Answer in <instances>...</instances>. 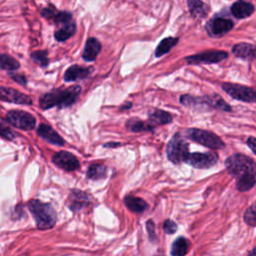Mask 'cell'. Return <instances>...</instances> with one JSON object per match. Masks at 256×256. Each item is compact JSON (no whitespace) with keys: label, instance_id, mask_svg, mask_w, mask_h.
I'll use <instances>...</instances> for the list:
<instances>
[{"label":"cell","instance_id":"7402d4cb","mask_svg":"<svg viewBox=\"0 0 256 256\" xmlns=\"http://www.w3.org/2000/svg\"><path fill=\"white\" fill-rule=\"evenodd\" d=\"M124 204L130 211L134 213H142L148 207V204L146 203V201L132 195H127L124 197Z\"/></svg>","mask_w":256,"mask_h":256},{"label":"cell","instance_id":"44dd1931","mask_svg":"<svg viewBox=\"0 0 256 256\" xmlns=\"http://www.w3.org/2000/svg\"><path fill=\"white\" fill-rule=\"evenodd\" d=\"M148 122L155 127V125H163L172 122L170 113L160 109H154L148 113Z\"/></svg>","mask_w":256,"mask_h":256},{"label":"cell","instance_id":"f546056e","mask_svg":"<svg viewBox=\"0 0 256 256\" xmlns=\"http://www.w3.org/2000/svg\"><path fill=\"white\" fill-rule=\"evenodd\" d=\"M31 59L39 64L41 67L48 65V55L46 50H38L31 53Z\"/></svg>","mask_w":256,"mask_h":256},{"label":"cell","instance_id":"1f68e13d","mask_svg":"<svg viewBox=\"0 0 256 256\" xmlns=\"http://www.w3.org/2000/svg\"><path fill=\"white\" fill-rule=\"evenodd\" d=\"M146 229H147V233H148V239L152 244L157 243L158 241V237L155 231V224L154 221L152 219H149L146 221Z\"/></svg>","mask_w":256,"mask_h":256},{"label":"cell","instance_id":"30bf717a","mask_svg":"<svg viewBox=\"0 0 256 256\" xmlns=\"http://www.w3.org/2000/svg\"><path fill=\"white\" fill-rule=\"evenodd\" d=\"M218 161V155L215 152L190 153L186 163L198 169H209Z\"/></svg>","mask_w":256,"mask_h":256},{"label":"cell","instance_id":"7a4b0ae2","mask_svg":"<svg viewBox=\"0 0 256 256\" xmlns=\"http://www.w3.org/2000/svg\"><path fill=\"white\" fill-rule=\"evenodd\" d=\"M27 208L32 214L39 230H48L55 226L57 222V213L50 203L32 199L28 201Z\"/></svg>","mask_w":256,"mask_h":256},{"label":"cell","instance_id":"ba28073f","mask_svg":"<svg viewBox=\"0 0 256 256\" xmlns=\"http://www.w3.org/2000/svg\"><path fill=\"white\" fill-rule=\"evenodd\" d=\"M228 58V53L221 50H208L185 58L186 62L190 65L196 64H213L218 63Z\"/></svg>","mask_w":256,"mask_h":256},{"label":"cell","instance_id":"d6a6232c","mask_svg":"<svg viewBox=\"0 0 256 256\" xmlns=\"http://www.w3.org/2000/svg\"><path fill=\"white\" fill-rule=\"evenodd\" d=\"M178 229V226L176 224V222H174L171 219H166L163 222V231L165 234L167 235H172L174 234Z\"/></svg>","mask_w":256,"mask_h":256},{"label":"cell","instance_id":"9c48e42d","mask_svg":"<svg viewBox=\"0 0 256 256\" xmlns=\"http://www.w3.org/2000/svg\"><path fill=\"white\" fill-rule=\"evenodd\" d=\"M233 27L234 23L230 19L216 16L207 22L205 29L210 36L221 37L227 34Z\"/></svg>","mask_w":256,"mask_h":256},{"label":"cell","instance_id":"5bb4252c","mask_svg":"<svg viewBox=\"0 0 256 256\" xmlns=\"http://www.w3.org/2000/svg\"><path fill=\"white\" fill-rule=\"evenodd\" d=\"M38 135L50 144L62 146L65 144V140L48 124L41 123L37 128Z\"/></svg>","mask_w":256,"mask_h":256},{"label":"cell","instance_id":"d6986e66","mask_svg":"<svg viewBox=\"0 0 256 256\" xmlns=\"http://www.w3.org/2000/svg\"><path fill=\"white\" fill-rule=\"evenodd\" d=\"M190 250V241L184 236L176 238L170 248L171 256H186Z\"/></svg>","mask_w":256,"mask_h":256},{"label":"cell","instance_id":"e575fe53","mask_svg":"<svg viewBox=\"0 0 256 256\" xmlns=\"http://www.w3.org/2000/svg\"><path fill=\"white\" fill-rule=\"evenodd\" d=\"M247 145L248 147L254 152V154L256 155V138L254 137H249L247 139Z\"/></svg>","mask_w":256,"mask_h":256},{"label":"cell","instance_id":"52a82bcc","mask_svg":"<svg viewBox=\"0 0 256 256\" xmlns=\"http://www.w3.org/2000/svg\"><path fill=\"white\" fill-rule=\"evenodd\" d=\"M222 89L236 100L247 103L256 102V90L251 87L226 82L222 84Z\"/></svg>","mask_w":256,"mask_h":256},{"label":"cell","instance_id":"603a6c76","mask_svg":"<svg viewBox=\"0 0 256 256\" xmlns=\"http://www.w3.org/2000/svg\"><path fill=\"white\" fill-rule=\"evenodd\" d=\"M202 99H203L204 104H206V105H208L212 108H215V109H218V110H221V111H225V112H230L232 110L230 105H228L217 94H214V95H211V96H204V97H202Z\"/></svg>","mask_w":256,"mask_h":256},{"label":"cell","instance_id":"d590c367","mask_svg":"<svg viewBox=\"0 0 256 256\" xmlns=\"http://www.w3.org/2000/svg\"><path fill=\"white\" fill-rule=\"evenodd\" d=\"M247 256H256V246L247 253Z\"/></svg>","mask_w":256,"mask_h":256},{"label":"cell","instance_id":"277c9868","mask_svg":"<svg viewBox=\"0 0 256 256\" xmlns=\"http://www.w3.org/2000/svg\"><path fill=\"white\" fill-rule=\"evenodd\" d=\"M189 154L188 143L179 133H176L167 143V158L174 164H180L182 162H186Z\"/></svg>","mask_w":256,"mask_h":256},{"label":"cell","instance_id":"cb8c5ba5","mask_svg":"<svg viewBox=\"0 0 256 256\" xmlns=\"http://www.w3.org/2000/svg\"><path fill=\"white\" fill-rule=\"evenodd\" d=\"M126 127L132 132H142V131H150L154 129L148 121H143L139 118H129L126 122Z\"/></svg>","mask_w":256,"mask_h":256},{"label":"cell","instance_id":"836d02e7","mask_svg":"<svg viewBox=\"0 0 256 256\" xmlns=\"http://www.w3.org/2000/svg\"><path fill=\"white\" fill-rule=\"evenodd\" d=\"M10 76H11V78H12L15 82H17V83L20 84V85H26V84H27L26 77H25V75H23V74H10Z\"/></svg>","mask_w":256,"mask_h":256},{"label":"cell","instance_id":"2e32d148","mask_svg":"<svg viewBox=\"0 0 256 256\" xmlns=\"http://www.w3.org/2000/svg\"><path fill=\"white\" fill-rule=\"evenodd\" d=\"M101 48H102V45L98 39L94 37L88 38L85 43V47L82 53V58L87 62L94 61L98 56V54L100 53Z\"/></svg>","mask_w":256,"mask_h":256},{"label":"cell","instance_id":"4dcf8cb0","mask_svg":"<svg viewBox=\"0 0 256 256\" xmlns=\"http://www.w3.org/2000/svg\"><path fill=\"white\" fill-rule=\"evenodd\" d=\"M0 135L7 140H13L16 137V134L3 119H0Z\"/></svg>","mask_w":256,"mask_h":256},{"label":"cell","instance_id":"4316f807","mask_svg":"<svg viewBox=\"0 0 256 256\" xmlns=\"http://www.w3.org/2000/svg\"><path fill=\"white\" fill-rule=\"evenodd\" d=\"M179 39L177 37H167L161 40V42L158 44L156 50H155V56L161 57L162 55L168 53L177 43Z\"/></svg>","mask_w":256,"mask_h":256},{"label":"cell","instance_id":"f1b7e54d","mask_svg":"<svg viewBox=\"0 0 256 256\" xmlns=\"http://www.w3.org/2000/svg\"><path fill=\"white\" fill-rule=\"evenodd\" d=\"M243 220L248 226L256 227V203L246 209L243 215Z\"/></svg>","mask_w":256,"mask_h":256},{"label":"cell","instance_id":"8d00e7d4","mask_svg":"<svg viewBox=\"0 0 256 256\" xmlns=\"http://www.w3.org/2000/svg\"><path fill=\"white\" fill-rule=\"evenodd\" d=\"M119 145H120V143H107L104 146L105 147H116V146H119Z\"/></svg>","mask_w":256,"mask_h":256},{"label":"cell","instance_id":"484cf974","mask_svg":"<svg viewBox=\"0 0 256 256\" xmlns=\"http://www.w3.org/2000/svg\"><path fill=\"white\" fill-rule=\"evenodd\" d=\"M75 32H76V23L75 21H72L66 25H63L58 30H56L54 33V38L57 41L62 42L70 38L72 35H74Z\"/></svg>","mask_w":256,"mask_h":256},{"label":"cell","instance_id":"3957f363","mask_svg":"<svg viewBox=\"0 0 256 256\" xmlns=\"http://www.w3.org/2000/svg\"><path fill=\"white\" fill-rule=\"evenodd\" d=\"M225 167L229 174L239 180L256 178V163L244 154H233L225 161Z\"/></svg>","mask_w":256,"mask_h":256},{"label":"cell","instance_id":"83f0119b","mask_svg":"<svg viewBox=\"0 0 256 256\" xmlns=\"http://www.w3.org/2000/svg\"><path fill=\"white\" fill-rule=\"evenodd\" d=\"M19 62L8 54L0 53V68L7 71H14L19 69Z\"/></svg>","mask_w":256,"mask_h":256},{"label":"cell","instance_id":"ffe728a7","mask_svg":"<svg viewBox=\"0 0 256 256\" xmlns=\"http://www.w3.org/2000/svg\"><path fill=\"white\" fill-rule=\"evenodd\" d=\"M187 5L190 14L197 19H202L206 17L210 11L209 6L206 3L199 0H190L187 2Z\"/></svg>","mask_w":256,"mask_h":256},{"label":"cell","instance_id":"6da1fadb","mask_svg":"<svg viewBox=\"0 0 256 256\" xmlns=\"http://www.w3.org/2000/svg\"><path fill=\"white\" fill-rule=\"evenodd\" d=\"M81 93V86L73 85L70 87H60L43 94L39 99V106L42 109L52 107L66 108L76 102Z\"/></svg>","mask_w":256,"mask_h":256},{"label":"cell","instance_id":"8fae6325","mask_svg":"<svg viewBox=\"0 0 256 256\" xmlns=\"http://www.w3.org/2000/svg\"><path fill=\"white\" fill-rule=\"evenodd\" d=\"M91 200L89 195L79 189H72L68 195L66 205L72 212H78L90 206Z\"/></svg>","mask_w":256,"mask_h":256},{"label":"cell","instance_id":"7c38bea8","mask_svg":"<svg viewBox=\"0 0 256 256\" xmlns=\"http://www.w3.org/2000/svg\"><path fill=\"white\" fill-rule=\"evenodd\" d=\"M52 162L66 171H74L80 167V162L77 157L68 151H59L55 153L52 156Z\"/></svg>","mask_w":256,"mask_h":256},{"label":"cell","instance_id":"d4e9b609","mask_svg":"<svg viewBox=\"0 0 256 256\" xmlns=\"http://www.w3.org/2000/svg\"><path fill=\"white\" fill-rule=\"evenodd\" d=\"M107 175V167L103 163H93L87 170V178L90 180H100Z\"/></svg>","mask_w":256,"mask_h":256},{"label":"cell","instance_id":"8992f818","mask_svg":"<svg viewBox=\"0 0 256 256\" xmlns=\"http://www.w3.org/2000/svg\"><path fill=\"white\" fill-rule=\"evenodd\" d=\"M5 121L21 130H32L36 126L35 117L29 112L22 110H10L6 114Z\"/></svg>","mask_w":256,"mask_h":256},{"label":"cell","instance_id":"e0dca14e","mask_svg":"<svg viewBox=\"0 0 256 256\" xmlns=\"http://www.w3.org/2000/svg\"><path fill=\"white\" fill-rule=\"evenodd\" d=\"M232 53L238 58L256 60V45L249 43H238L232 47Z\"/></svg>","mask_w":256,"mask_h":256},{"label":"cell","instance_id":"5b68a950","mask_svg":"<svg viewBox=\"0 0 256 256\" xmlns=\"http://www.w3.org/2000/svg\"><path fill=\"white\" fill-rule=\"evenodd\" d=\"M186 135L192 141L197 142V143H199L205 147H208L210 149H213V150L222 149L225 146V143L219 136H217L215 133L208 131V130H203V129H198V128H190L186 131Z\"/></svg>","mask_w":256,"mask_h":256},{"label":"cell","instance_id":"4fadbf2b","mask_svg":"<svg viewBox=\"0 0 256 256\" xmlns=\"http://www.w3.org/2000/svg\"><path fill=\"white\" fill-rule=\"evenodd\" d=\"M0 100L21 105H31L33 103V100L28 95L18 90L2 86H0Z\"/></svg>","mask_w":256,"mask_h":256},{"label":"cell","instance_id":"9a60e30c","mask_svg":"<svg viewBox=\"0 0 256 256\" xmlns=\"http://www.w3.org/2000/svg\"><path fill=\"white\" fill-rule=\"evenodd\" d=\"M93 70L94 68L92 66L82 67L79 65H72L65 71L64 80L66 82H71V81L84 79L88 77L93 72Z\"/></svg>","mask_w":256,"mask_h":256},{"label":"cell","instance_id":"ac0fdd59","mask_svg":"<svg viewBox=\"0 0 256 256\" xmlns=\"http://www.w3.org/2000/svg\"><path fill=\"white\" fill-rule=\"evenodd\" d=\"M254 5L245 1H237L233 3L230 8L231 14L237 19L249 17L254 12Z\"/></svg>","mask_w":256,"mask_h":256}]
</instances>
